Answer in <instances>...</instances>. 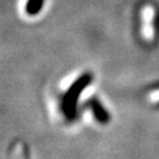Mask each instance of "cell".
Returning <instances> with one entry per match:
<instances>
[{"label":"cell","instance_id":"obj_2","mask_svg":"<svg viewBox=\"0 0 159 159\" xmlns=\"http://www.w3.org/2000/svg\"><path fill=\"white\" fill-rule=\"evenodd\" d=\"M89 106L91 107L93 112V115L95 116V118L98 120L99 123L102 124H105L109 120V114L106 109L103 107V105L99 103L98 99L96 98H91L89 101Z\"/></svg>","mask_w":159,"mask_h":159},{"label":"cell","instance_id":"obj_5","mask_svg":"<svg viewBox=\"0 0 159 159\" xmlns=\"http://www.w3.org/2000/svg\"><path fill=\"white\" fill-rule=\"evenodd\" d=\"M152 101H158V99H159V91H158V92H156V93H154V94L152 95Z\"/></svg>","mask_w":159,"mask_h":159},{"label":"cell","instance_id":"obj_3","mask_svg":"<svg viewBox=\"0 0 159 159\" xmlns=\"http://www.w3.org/2000/svg\"><path fill=\"white\" fill-rule=\"evenodd\" d=\"M144 17H145V29L144 33L147 40L152 39V20H154V10L152 7H147L144 11Z\"/></svg>","mask_w":159,"mask_h":159},{"label":"cell","instance_id":"obj_4","mask_svg":"<svg viewBox=\"0 0 159 159\" xmlns=\"http://www.w3.org/2000/svg\"><path fill=\"white\" fill-rule=\"evenodd\" d=\"M44 0H28L25 5V12L30 16H35L41 11Z\"/></svg>","mask_w":159,"mask_h":159},{"label":"cell","instance_id":"obj_1","mask_svg":"<svg viewBox=\"0 0 159 159\" xmlns=\"http://www.w3.org/2000/svg\"><path fill=\"white\" fill-rule=\"evenodd\" d=\"M93 76L91 73H84L79 79L75 80L63 95L61 102V111L69 120H73L76 117L77 99L85 87L91 84Z\"/></svg>","mask_w":159,"mask_h":159}]
</instances>
